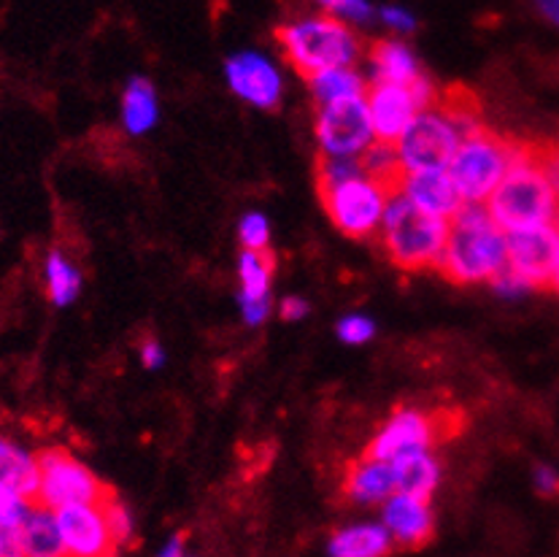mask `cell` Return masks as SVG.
<instances>
[{
	"instance_id": "cell-34",
	"label": "cell",
	"mask_w": 559,
	"mask_h": 557,
	"mask_svg": "<svg viewBox=\"0 0 559 557\" xmlns=\"http://www.w3.org/2000/svg\"><path fill=\"white\" fill-rule=\"evenodd\" d=\"M489 284H492L495 293L503 295V298H519V295H524L527 289H533V284L524 282V278L519 274H513L509 265H506V269L500 271V274L495 276Z\"/></svg>"
},
{
	"instance_id": "cell-24",
	"label": "cell",
	"mask_w": 559,
	"mask_h": 557,
	"mask_svg": "<svg viewBox=\"0 0 559 557\" xmlns=\"http://www.w3.org/2000/svg\"><path fill=\"white\" fill-rule=\"evenodd\" d=\"M159 119L157 90L150 79L133 76L122 93V128L130 135H146Z\"/></svg>"
},
{
	"instance_id": "cell-16",
	"label": "cell",
	"mask_w": 559,
	"mask_h": 557,
	"mask_svg": "<svg viewBox=\"0 0 559 557\" xmlns=\"http://www.w3.org/2000/svg\"><path fill=\"white\" fill-rule=\"evenodd\" d=\"M238 282H241V293H238V306H241V317L249 328L265 325V320L273 311V258L267 252H254V249H243L238 258Z\"/></svg>"
},
{
	"instance_id": "cell-30",
	"label": "cell",
	"mask_w": 559,
	"mask_h": 557,
	"mask_svg": "<svg viewBox=\"0 0 559 557\" xmlns=\"http://www.w3.org/2000/svg\"><path fill=\"white\" fill-rule=\"evenodd\" d=\"M324 14H333L349 25H365L376 16L373 5L368 0H313Z\"/></svg>"
},
{
	"instance_id": "cell-3",
	"label": "cell",
	"mask_w": 559,
	"mask_h": 557,
	"mask_svg": "<svg viewBox=\"0 0 559 557\" xmlns=\"http://www.w3.org/2000/svg\"><path fill=\"white\" fill-rule=\"evenodd\" d=\"M487 209L506 233L557 223L559 195L535 155V144L522 141L519 157L489 195Z\"/></svg>"
},
{
	"instance_id": "cell-7",
	"label": "cell",
	"mask_w": 559,
	"mask_h": 557,
	"mask_svg": "<svg viewBox=\"0 0 559 557\" xmlns=\"http://www.w3.org/2000/svg\"><path fill=\"white\" fill-rule=\"evenodd\" d=\"M465 139L462 128L441 100L421 109L408 125L406 133L395 141L403 174L408 170H441L449 168L460 141Z\"/></svg>"
},
{
	"instance_id": "cell-29",
	"label": "cell",
	"mask_w": 559,
	"mask_h": 557,
	"mask_svg": "<svg viewBox=\"0 0 559 557\" xmlns=\"http://www.w3.org/2000/svg\"><path fill=\"white\" fill-rule=\"evenodd\" d=\"M238 241L243 249H254V252H267L271 247V223L265 214L249 212L243 214L241 225H238Z\"/></svg>"
},
{
	"instance_id": "cell-41",
	"label": "cell",
	"mask_w": 559,
	"mask_h": 557,
	"mask_svg": "<svg viewBox=\"0 0 559 557\" xmlns=\"http://www.w3.org/2000/svg\"><path fill=\"white\" fill-rule=\"evenodd\" d=\"M5 555H16L14 553V536L0 528V557H5Z\"/></svg>"
},
{
	"instance_id": "cell-27",
	"label": "cell",
	"mask_w": 559,
	"mask_h": 557,
	"mask_svg": "<svg viewBox=\"0 0 559 557\" xmlns=\"http://www.w3.org/2000/svg\"><path fill=\"white\" fill-rule=\"evenodd\" d=\"M359 166H362L368 176L390 185L392 190H395L397 181H401L403 176L401 157H397L395 144H386V141H373V144L365 150V155L359 157Z\"/></svg>"
},
{
	"instance_id": "cell-36",
	"label": "cell",
	"mask_w": 559,
	"mask_h": 557,
	"mask_svg": "<svg viewBox=\"0 0 559 557\" xmlns=\"http://www.w3.org/2000/svg\"><path fill=\"white\" fill-rule=\"evenodd\" d=\"M533 482H535V490H538L544 498L559 496V474L555 469H549V465H540V469H535Z\"/></svg>"
},
{
	"instance_id": "cell-1",
	"label": "cell",
	"mask_w": 559,
	"mask_h": 557,
	"mask_svg": "<svg viewBox=\"0 0 559 557\" xmlns=\"http://www.w3.org/2000/svg\"><path fill=\"white\" fill-rule=\"evenodd\" d=\"M317 192L330 223L346 238L368 241L384 223L386 206L395 190L365 174L359 161L319 157Z\"/></svg>"
},
{
	"instance_id": "cell-5",
	"label": "cell",
	"mask_w": 559,
	"mask_h": 557,
	"mask_svg": "<svg viewBox=\"0 0 559 557\" xmlns=\"http://www.w3.org/2000/svg\"><path fill=\"white\" fill-rule=\"evenodd\" d=\"M447 236L449 220L421 212L397 190L392 192L384 223L376 233L386 258L403 271L438 269Z\"/></svg>"
},
{
	"instance_id": "cell-11",
	"label": "cell",
	"mask_w": 559,
	"mask_h": 557,
	"mask_svg": "<svg viewBox=\"0 0 559 557\" xmlns=\"http://www.w3.org/2000/svg\"><path fill=\"white\" fill-rule=\"evenodd\" d=\"M313 130H317L319 155L341 157V161H359L376 141L365 95L319 106Z\"/></svg>"
},
{
	"instance_id": "cell-35",
	"label": "cell",
	"mask_w": 559,
	"mask_h": 557,
	"mask_svg": "<svg viewBox=\"0 0 559 557\" xmlns=\"http://www.w3.org/2000/svg\"><path fill=\"white\" fill-rule=\"evenodd\" d=\"M535 155H538L540 166H544L559 195V144H535Z\"/></svg>"
},
{
	"instance_id": "cell-14",
	"label": "cell",
	"mask_w": 559,
	"mask_h": 557,
	"mask_svg": "<svg viewBox=\"0 0 559 557\" xmlns=\"http://www.w3.org/2000/svg\"><path fill=\"white\" fill-rule=\"evenodd\" d=\"M66 555L103 557L117 553V542L108 528L103 503H71L55 511Z\"/></svg>"
},
{
	"instance_id": "cell-4",
	"label": "cell",
	"mask_w": 559,
	"mask_h": 557,
	"mask_svg": "<svg viewBox=\"0 0 559 557\" xmlns=\"http://www.w3.org/2000/svg\"><path fill=\"white\" fill-rule=\"evenodd\" d=\"M276 44L304 79L330 68L355 66L362 55V38L352 31L349 22L324 11L278 27Z\"/></svg>"
},
{
	"instance_id": "cell-12",
	"label": "cell",
	"mask_w": 559,
	"mask_h": 557,
	"mask_svg": "<svg viewBox=\"0 0 559 557\" xmlns=\"http://www.w3.org/2000/svg\"><path fill=\"white\" fill-rule=\"evenodd\" d=\"M225 82L236 98L254 109L271 111L282 104L284 76L271 57L254 52V49H241L225 62Z\"/></svg>"
},
{
	"instance_id": "cell-18",
	"label": "cell",
	"mask_w": 559,
	"mask_h": 557,
	"mask_svg": "<svg viewBox=\"0 0 559 557\" xmlns=\"http://www.w3.org/2000/svg\"><path fill=\"white\" fill-rule=\"evenodd\" d=\"M395 490V469L390 460L373 458L368 452L349 463L344 474V496L357 506H379Z\"/></svg>"
},
{
	"instance_id": "cell-42",
	"label": "cell",
	"mask_w": 559,
	"mask_h": 557,
	"mask_svg": "<svg viewBox=\"0 0 559 557\" xmlns=\"http://www.w3.org/2000/svg\"><path fill=\"white\" fill-rule=\"evenodd\" d=\"M551 287H555L557 293H559V265H557V271H555V278H551Z\"/></svg>"
},
{
	"instance_id": "cell-8",
	"label": "cell",
	"mask_w": 559,
	"mask_h": 557,
	"mask_svg": "<svg viewBox=\"0 0 559 557\" xmlns=\"http://www.w3.org/2000/svg\"><path fill=\"white\" fill-rule=\"evenodd\" d=\"M38 482L36 503L49 506V509H62L71 503H100L108 496V487L98 476L68 449H44L38 452Z\"/></svg>"
},
{
	"instance_id": "cell-31",
	"label": "cell",
	"mask_w": 559,
	"mask_h": 557,
	"mask_svg": "<svg viewBox=\"0 0 559 557\" xmlns=\"http://www.w3.org/2000/svg\"><path fill=\"white\" fill-rule=\"evenodd\" d=\"M335 333H338V339L344 341V344L362 346L376 335V322L370 320L368 315H346L341 317L338 325H335Z\"/></svg>"
},
{
	"instance_id": "cell-9",
	"label": "cell",
	"mask_w": 559,
	"mask_h": 557,
	"mask_svg": "<svg viewBox=\"0 0 559 557\" xmlns=\"http://www.w3.org/2000/svg\"><path fill=\"white\" fill-rule=\"evenodd\" d=\"M438 90L432 87V82L427 76L416 79L414 84H401V82H373L365 93L368 100L370 122H373L376 141H386V144H395L414 117L427 106H432L438 100Z\"/></svg>"
},
{
	"instance_id": "cell-39",
	"label": "cell",
	"mask_w": 559,
	"mask_h": 557,
	"mask_svg": "<svg viewBox=\"0 0 559 557\" xmlns=\"http://www.w3.org/2000/svg\"><path fill=\"white\" fill-rule=\"evenodd\" d=\"M187 553V536L185 533H176V536H170L168 542H165V547L159 549V555L163 557H179Z\"/></svg>"
},
{
	"instance_id": "cell-38",
	"label": "cell",
	"mask_w": 559,
	"mask_h": 557,
	"mask_svg": "<svg viewBox=\"0 0 559 557\" xmlns=\"http://www.w3.org/2000/svg\"><path fill=\"white\" fill-rule=\"evenodd\" d=\"M165 360H168V357H165V349H163V344H159V341L150 339V341H144V344H141V363H144V368H150V371H157V368L165 366Z\"/></svg>"
},
{
	"instance_id": "cell-25",
	"label": "cell",
	"mask_w": 559,
	"mask_h": 557,
	"mask_svg": "<svg viewBox=\"0 0 559 557\" xmlns=\"http://www.w3.org/2000/svg\"><path fill=\"white\" fill-rule=\"evenodd\" d=\"M308 90H311L317 106L335 104V100L346 98H359V95L368 93V82L355 71V66H341L330 68V71L317 73V76L306 79Z\"/></svg>"
},
{
	"instance_id": "cell-26",
	"label": "cell",
	"mask_w": 559,
	"mask_h": 557,
	"mask_svg": "<svg viewBox=\"0 0 559 557\" xmlns=\"http://www.w3.org/2000/svg\"><path fill=\"white\" fill-rule=\"evenodd\" d=\"M47 295L57 309H66L82 295V271L73 260H68L60 249H51L44 263Z\"/></svg>"
},
{
	"instance_id": "cell-40",
	"label": "cell",
	"mask_w": 559,
	"mask_h": 557,
	"mask_svg": "<svg viewBox=\"0 0 559 557\" xmlns=\"http://www.w3.org/2000/svg\"><path fill=\"white\" fill-rule=\"evenodd\" d=\"M535 3H538V9L544 11L555 25H559V0H535Z\"/></svg>"
},
{
	"instance_id": "cell-43",
	"label": "cell",
	"mask_w": 559,
	"mask_h": 557,
	"mask_svg": "<svg viewBox=\"0 0 559 557\" xmlns=\"http://www.w3.org/2000/svg\"><path fill=\"white\" fill-rule=\"evenodd\" d=\"M557 227H559V217H557Z\"/></svg>"
},
{
	"instance_id": "cell-22",
	"label": "cell",
	"mask_w": 559,
	"mask_h": 557,
	"mask_svg": "<svg viewBox=\"0 0 559 557\" xmlns=\"http://www.w3.org/2000/svg\"><path fill=\"white\" fill-rule=\"evenodd\" d=\"M395 547L384 522H355L333 533L328 553L335 557H379Z\"/></svg>"
},
{
	"instance_id": "cell-2",
	"label": "cell",
	"mask_w": 559,
	"mask_h": 557,
	"mask_svg": "<svg viewBox=\"0 0 559 557\" xmlns=\"http://www.w3.org/2000/svg\"><path fill=\"white\" fill-rule=\"evenodd\" d=\"M509 265L506 230L495 223L487 203H462L449 220V236L443 244L441 271L452 284L492 282Z\"/></svg>"
},
{
	"instance_id": "cell-15",
	"label": "cell",
	"mask_w": 559,
	"mask_h": 557,
	"mask_svg": "<svg viewBox=\"0 0 559 557\" xmlns=\"http://www.w3.org/2000/svg\"><path fill=\"white\" fill-rule=\"evenodd\" d=\"M381 522L390 531L395 547L401 549H421L436 533L430 498L408 496L401 490H395L381 503Z\"/></svg>"
},
{
	"instance_id": "cell-33",
	"label": "cell",
	"mask_w": 559,
	"mask_h": 557,
	"mask_svg": "<svg viewBox=\"0 0 559 557\" xmlns=\"http://www.w3.org/2000/svg\"><path fill=\"white\" fill-rule=\"evenodd\" d=\"M379 20H381V25L390 27V31H395V33H414L416 31V16L411 14L408 9H403V5H384V9L379 11Z\"/></svg>"
},
{
	"instance_id": "cell-37",
	"label": "cell",
	"mask_w": 559,
	"mask_h": 557,
	"mask_svg": "<svg viewBox=\"0 0 559 557\" xmlns=\"http://www.w3.org/2000/svg\"><path fill=\"white\" fill-rule=\"evenodd\" d=\"M308 311H311V306H308L306 298H298V295H289V298H284L278 304V315H282L284 322L304 320Z\"/></svg>"
},
{
	"instance_id": "cell-23",
	"label": "cell",
	"mask_w": 559,
	"mask_h": 557,
	"mask_svg": "<svg viewBox=\"0 0 559 557\" xmlns=\"http://www.w3.org/2000/svg\"><path fill=\"white\" fill-rule=\"evenodd\" d=\"M392 469H395L397 490L408 493V496L432 498V493L441 485V463H438L430 449L408 452L403 458L392 460Z\"/></svg>"
},
{
	"instance_id": "cell-10",
	"label": "cell",
	"mask_w": 559,
	"mask_h": 557,
	"mask_svg": "<svg viewBox=\"0 0 559 557\" xmlns=\"http://www.w3.org/2000/svg\"><path fill=\"white\" fill-rule=\"evenodd\" d=\"M462 419L460 414L449 412H421V408H397L390 419L379 428L373 441L368 445V454L381 460H397L408 452L432 449L436 441H447L460 428H449V423Z\"/></svg>"
},
{
	"instance_id": "cell-17",
	"label": "cell",
	"mask_w": 559,
	"mask_h": 557,
	"mask_svg": "<svg viewBox=\"0 0 559 557\" xmlns=\"http://www.w3.org/2000/svg\"><path fill=\"white\" fill-rule=\"evenodd\" d=\"M401 195H406L414 206H419L421 212L436 214V217L452 220L460 212L462 201L457 185H454L449 168L441 170H408L401 176L395 187Z\"/></svg>"
},
{
	"instance_id": "cell-13",
	"label": "cell",
	"mask_w": 559,
	"mask_h": 557,
	"mask_svg": "<svg viewBox=\"0 0 559 557\" xmlns=\"http://www.w3.org/2000/svg\"><path fill=\"white\" fill-rule=\"evenodd\" d=\"M509 241V269L533 287H551L559 265V227L535 225L506 233Z\"/></svg>"
},
{
	"instance_id": "cell-32",
	"label": "cell",
	"mask_w": 559,
	"mask_h": 557,
	"mask_svg": "<svg viewBox=\"0 0 559 557\" xmlns=\"http://www.w3.org/2000/svg\"><path fill=\"white\" fill-rule=\"evenodd\" d=\"M31 503L33 501H27V498H22V496H16V493L0 487V528L14 536L16 528H20L22 520H25Z\"/></svg>"
},
{
	"instance_id": "cell-6",
	"label": "cell",
	"mask_w": 559,
	"mask_h": 557,
	"mask_svg": "<svg viewBox=\"0 0 559 557\" xmlns=\"http://www.w3.org/2000/svg\"><path fill=\"white\" fill-rule=\"evenodd\" d=\"M519 150H522V141L498 135L487 125L467 133L449 163V174L457 185L462 201L487 203L495 187L503 181V176L519 157Z\"/></svg>"
},
{
	"instance_id": "cell-20",
	"label": "cell",
	"mask_w": 559,
	"mask_h": 557,
	"mask_svg": "<svg viewBox=\"0 0 559 557\" xmlns=\"http://www.w3.org/2000/svg\"><path fill=\"white\" fill-rule=\"evenodd\" d=\"M38 482H41L38 454L0 436V487L27 498V501H36Z\"/></svg>"
},
{
	"instance_id": "cell-28",
	"label": "cell",
	"mask_w": 559,
	"mask_h": 557,
	"mask_svg": "<svg viewBox=\"0 0 559 557\" xmlns=\"http://www.w3.org/2000/svg\"><path fill=\"white\" fill-rule=\"evenodd\" d=\"M100 503H103V511H106L108 528H111L117 547L130 544V538H133V533H135V522H133V514H130L128 506L119 501L114 493H108Z\"/></svg>"
},
{
	"instance_id": "cell-21",
	"label": "cell",
	"mask_w": 559,
	"mask_h": 557,
	"mask_svg": "<svg viewBox=\"0 0 559 557\" xmlns=\"http://www.w3.org/2000/svg\"><path fill=\"white\" fill-rule=\"evenodd\" d=\"M370 71H373V82L414 84L416 79L425 76L414 49L401 38H381L370 47Z\"/></svg>"
},
{
	"instance_id": "cell-19",
	"label": "cell",
	"mask_w": 559,
	"mask_h": 557,
	"mask_svg": "<svg viewBox=\"0 0 559 557\" xmlns=\"http://www.w3.org/2000/svg\"><path fill=\"white\" fill-rule=\"evenodd\" d=\"M14 553L27 557H60L66 555L55 509L44 503H31L25 520L14 533Z\"/></svg>"
}]
</instances>
